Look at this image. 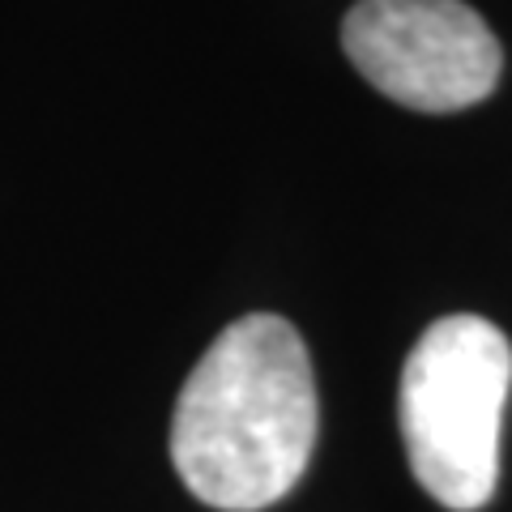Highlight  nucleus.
Returning <instances> with one entry per match:
<instances>
[{
  "label": "nucleus",
  "instance_id": "nucleus-3",
  "mask_svg": "<svg viewBox=\"0 0 512 512\" xmlns=\"http://www.w3.org/2000/svg\"><path fill=\"white\" fill-rule=\"evenodd\" d=\"M342 43L380 94L431 116L483 103L504 64L500 39L461 0H359Z\"/></svg>",
  "mask_w": 512,
  "mask_h": 512
},
{
  "label": "nucleus",
  "instance_id": "nucleus-1",
  "mask_svg": "<svg viewBox=\"0 0 512 512\" xmlns=\"http://www.w3.org/2000/svg\"><path fill=\"white\" fill-rule=\"evenodd\" d=\"M316 380L291 320L227 325L192 367L171 419V461L201 504L261 512L291 491L316 448Z\"/></svg>",
  "mask_w": 512,
  "mask_h": 512
},
{
  "label": "nucleus",
  "instance_id": "nucleus-2",
  "mask_svg": "<svg viewBox=\"0 0 512 512\" xmlns=\"http://www.w3.org/2000/svg\"><path fill=\"white\" fill-rule=\"evenodd\" d=\"M512 346L483 316L436 320L402 367V440L419 487L453 512L483 508L500 483Z\"/></svg>",
  "mask_w": 512,
  "mask_h": 512
}]
</instances>
